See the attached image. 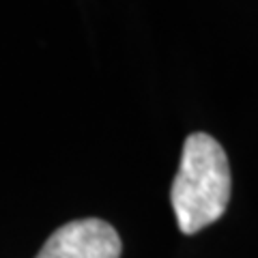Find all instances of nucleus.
Instances as JSON below:
<instances>
[{"mask_svg":"<svg viewBox=\"0 0 258 258\" xmlns=\"http://www.w3.org/2000/svg\"><path fill=\"white\" fill-rule=\"evenodd\" d=\"M120 252L123 243L114 226L84 217L54 230L35 258H120Z\"/></svg>","mask_w":258,"mask_h":258,"instance_id":"2","label":"nucleus"},{"mask_svg":"<svg viewBox=\"0 0 258 258\" xmlns=\"http://www.w3.org/2000/svg\"><path fill=\"white\" fill-rule=\"evenodd\" d=\"M230 189V164L222 144L203 132L187 136L170 189L179 230L196 235L215 224L228 209Z\"/></svg>","mask_w":258,"mask_h":258,"instance_id":"1","label":"nucleus"}]
</instances>
